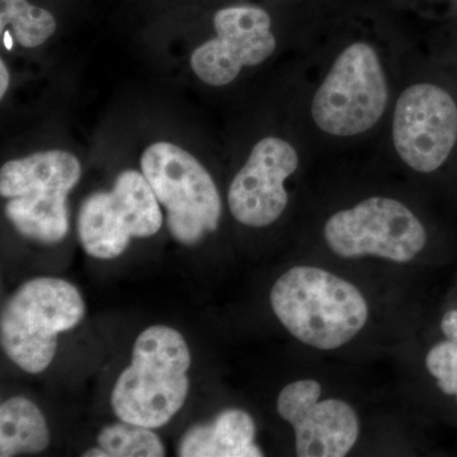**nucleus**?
Masks as SVG:
<instances>
[{"instance_id": "nucleus-15", "label": "nucleus", "mask_w": 457, "mask_h": 457, "mask_svg": "<svg viewBox=\"0 0 457 457\" xmlns=\"http://www.w3.org/2000/svg\"><path fill=\"white\" fill-rule=\"evenodd\" d=\"M55 17L47 9L29 0H0V32H12L14 42L23 49H36L55 35Z\"/></svg>"}, {"instance_id": "nucleus-6", "label": "nucleus", "mask_w": 457, "mask_h": 457, "mask_svg": "<svg viewBox=\"0 0 457 457\" xmlns=\"http://www.w3.org/2000/svg\"><path fill=\"white\" fill-rule=\"evenodd\" d=\"M387 98L378 53L366 42H356L337 57L315 93L312 120L321 131L333 137H354L380 121Z\"/></svg>"}, {"instance_id": "nucleus-14", "label": "nucleus", "mask_w": 457, "mask_h": 457, "mask_svg": "<svg viewBox=\"0 0 457 457\" xmlns=\"http://www.w3.org/2000/svg\"><path fill=\"white\" fill-rule=\"evenodd\" d=\"M50 445V431L35 403L13 396L0 405V456L40 453Z\"/></svg>"}, {"instance_id": "nucleus-19", "label": "nucleus", "mask_w": 457, "mask_h": 457, "mask_svg": "<svg viewBox=\"0 0 457 457\" xmlns=\"http://www.w3.org/2000/svg\"><path fill=\"white\" fill-rule=\"evenodd\" d=\"M9 83H11V75L4 59L0 60V98L4 99L7 95Z\"/></svg>"}, {"instance_id": "nucleus-11", "label": "nucleus", "mask_w": 457, "mask_h": 457, "mask_svg": "<svg viewBox=\"0 0 457 457\" xmlns=\"http://www.w3.org/2000/svg\"><path fill=\"white\" fill-rule=\"evenodd\" d=\"M299 168V155L290 143L264 137L255 144L228 192V209L240 224L269 227L288 203L285 180Z\"/></svg>"}, {"instance_id": "nucleus-9", "label": "nucleus", "mask_w": 457, "mask_h": 457, "mask_svg": "<svg viewBox=\"0 0 457 457\" xmlns=\"http://www.w3.org/2000/svg\"><path fill=\"white\" fill-rule=\"evenodd\" d=\"M215 36L192 51L191 71L212 87L233 83L240 71L260 65L275 53L272 20L254 5L222 8L213 16Z\"/></svg>"}, {"instance_id": "nucleus-10", "label": "nucleus", "mask_w": 457, "mask_h": 457, "mask_svg": "<svg viewBox=\"0 0 457 457\" xmlns=\"http://www.w3.org/2000/svg\"><path fill=\"white\" fill-rule=\"evenodd\" d=\"M393 140L400 158L414 170H438L456 145V102L435 84L409 87L396 102Z\"/></svg>"}, {"instance_id": "nucleus-17", "label": "nucleus", "mask_w": 457, "mask_h": 457, "mask_svg": "<svg viewBox=\"0 0 457 457\" xmlns=\"http://www.w3.org/2000/svg\"><path fill=\"white\" fill-rule=\"evenodd\" d=\"M426 366L440 389L457 398V343L442 342L427 354Z\"/></svg>"}, {"instance_id": "nucleus-5", "label": "nucleus", "mask_w": 457, "mask_h": 457, "mask_svg": "<svg viewBox=\"0 0 457 457\" xmlns=\"http://www.w3.org/2000/svg\"><path fill=\"white\" fill-rule=\"evenodd\" d=\"M140 170L167 212L176 242L195 245L219 228L220 194L196 156L170 141H156L141 154Z\"/></svg>"}, {"instance_id": "nucleus-1", "label": "nucleus", "mask_w": 457, "mask_h": 457, "mask_svg": "<svg viewBox=\"0 0 457 457\" xmlns=\"http://www.w3.org/2000/svg\"><path fill=\"white\" fill-rule=\"evenodd\" d=\"M191 353L179 330L146 328L135 341L131 365L114 384L111 404L123 422L161 428L185 405Z\"/></svg>"}, {"instance_id": "nucleus-2", "label": "nucleus", "mask_w": 457, "mask_h": 457, "mask_svg": "<svg viewBox=\"0 0 457 457\" xmlns=\"http://www.w3.org/2000/svg\"><path fill=\"white\" fill-rule=\"evenodd\" d=\"M270 305L286 329L318 350L354 338L369 317L365 297L345 279L315 267H294L273 285Z\"/></svg>"}, {"instance_id": "nucleus-13", "label": "nucleus", "mask_w": 457, "mask_h": 457, "mask_svg": "<svg viewBox=\"0 0 457 457\" xmlns=\"http://www.w3.org/2000/svg\"><path fill=\"white\" fill-rule=\"evenodd\" d=\"M253 418L240 409H227L206 425L191 427L179 442L180 457L263 456L254 445Z\"/></svg>"}, {"instance_id": "nucleus-3", "label": "nucleus", "mask_w": 457, "mask_h": 457, "mask_svg": "<svg viewBox=\"0 0 457 457\" xmlns=\"http://www.w3.org/2000/svg\"><path fill=\"white\" fill-rule=\"evenodd\" d=\"M79 159L62 149L12 159L0 170V195L14 228L42 245H56L69 233L68 195L79 183Z\"/></svg>"}, {"instance_id": "nucleus-7", "label": "nucleus", "mask_w": 457, "mask_h": 457, "mask_svg": "<svg viewBox=\"0 0 457 457\" xmlns=\"http://www.w3.org/2000/svg\"><path fill=\"white\" fill-rule=\"evenodd\" d=\"M163 225L158 198L143 171L122 170L111 191H98L83 201L78 213V236L86 253L113 260L132 237L155 236Z\"/></svg>"}, {"instance_id": "nucleus-12", "label": "nucleus", "mask_w": 457, "mask_h": 457, "mask_svg": "<svg viewBox=\"0 0 457 457\" xmlns=\"http://www.w3.org/2000/svg\"><path fill=\"white\" fill-rule=\"evenodd\" d=\"M320 395L318 381H295L279 393L278 414L294 427L297 456H345L359 437V418L347 403L319 402Z\"/></svg>"}, {"instance_id": "nucleus-16", "label": "nucleus", "mask_w": 457, "mask_h": 457, "mask_svg": "<svg viewBox=\"0 0 457 457\" xmlns=\"http://www.w3.org/2000/svg\"><path fill=\"white\" fill-rule=\"evenodd\" d=\"M97 441L107 457L165 456L163 442L152 428L123 420L104 427Z\"/></svg>"}, {"instance_id": "nucleus-4", "label": "nucleus", "mask_w": 457, "mask_h": 457, "mask_svg": "<svg viewBox=\"0 0 457 457\" xmlns=\"http://www.w3.org/2000/svg\"><path fill=\"white\" fill-rule=\"evenodd\" d=\"M84 314L83 296L71 282L54 278L29 279L3 306V351L23 371L40 374L55 357L57 336L77 327Z\"/></svg>"}, {"instance_id": "nucleus-8", "label": "nucleus", "mask_w": 457, "mask_h": 457, "mask_svg": "<svg viewBox=\"0 0 457 457\" xmlns=\"http://www.w3.org/2000/svg\"><path fill=\"white\" fill-rule=\"evenodd\" d=\"M324 236L329 248L343 258L376 255L404 263L427 243L426 228L399 201L371 197L352 209L335 213Z\"/></svg>"}, {"instance_id": "nucleus-18", "label": "nucleus", "mask_w": 457, "mask_h": 457, "mask_svg": "<svg viewBox=\"0 0 457 457\" xmlns=\"http://www.w3.org/2000/svg\"><path fill=\"white\" fill-rule=\"evenodd\" d=\"M441 329L449 341L457 343V311H451L445 314L441 321Z\"/></svg>"}]
</instances>
